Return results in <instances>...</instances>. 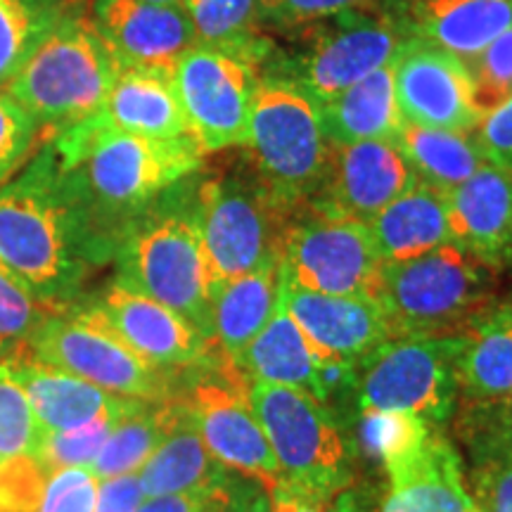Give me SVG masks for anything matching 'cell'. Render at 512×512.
I'll list each match as a JSON object with an SVG mask.
<instances>
[{"label": "cell", "mask_w": 512, "mask_h": 512, "mask_svg": "<svg viewBox=\"0 0 512 512\" xmlns=\"http://www.w3.org/2000/svg\"><path fill=\"white\" fill-rule=\"evenodd\" d=\"M418 183L394 140L335 145L328 178L309 207L370 221Z\"/></svg>", "instance_id": "obj_19"}, {"label": "cell", "mask_w": 512, "mask_h": 512, "mask_svg": "<svg viewBox=\"0 0 512 512\" xmlns=\"http://www.w3.org/2000/svg\"><path fill=\"white\" fill-rule=\"evenodd\" d=\"M48 477L50 467L36 456L12 458L0 465V512H36Z\"/></svg>", "instance_id": "obj_42"}, {"label": "cell", "mask_w": 512, "mask_h": 512, "mask_svg": "<svg viewBox=\"0 0 512 512\" xmlns=\"http://www.w3.org/2000/svg\"><path fill=\"white\" fill-rule=\"evenodd\" d=\"M88 124L143 138L190 136L174 76L147 69H121L105 102Z\"/></svg>", "instance_id": "obj_24"}, {"label": "cell", "mask_w": 512, "mask_h": 512, "mask_svg": "<svg viewBox=\"0 0 512 512\" xmlns=\"http://www.w3.org/2000/svg\"><path fill=\"white\" fill-rule=\"evenodd\" d=\"M238 482L214 489L192 491V494L152 496L145 498L136 512H230L238 494Z\"/></svg>", "instance_id": "obj_45"}, {"label": "cell", "mask_w": 512, "mask_h": 512, "mask_svg": "<svg viewBox=\"0 0 512 512\" xmlns=\"http://www.w3.org/2000/svg\"><path fill=\"white\" fill-rule=\"evenodd\" d=\"M458 401L512 406V302L491 304L460 332Z\"/></svg>", "instance_id": "obj_25"}, {"label": "cell", "mask_w": 512, "mask_h": 512, "mask_svg": "<svg viewBox=\"0 0 512 512\" xmlns=\"http://www.w3.org/2000/svg\"><path fill=\"white\" fill-rule=\"evenodd\" d=\"M119 72L121 67L91 19L60 15L3 93L36 121L46 143L91 119Z\"/></svg>", "instance_id": "obj_3"}, {"label": "cell", "mask_w": 512, "mask_h": 512, "mask_svg": "<svg viewBox=\"0 0 512 512\" xmlns=\"http://www.w3.org/2000/svg\"><path fill=\"white\" fill-rule=\"evenodd\" d=\"M230 512H273L271 494H268L264 486L249 479V484L238 486V494H235Z\"/></svg>", "instance_id": "obj_48"}, {"label": "cell", "mask_w": 512, "mask_h": 512, "mask_svg": "<svg viewBox=\"0 0 512 512\" xmlns=\"http://www.w3.org/2000/svg\"><path fill=\"white\" fill-rule=\"evenodd\" d=\"M453 245L484 266H512V174L486 162L446 195Z\"/></svg>", "instance_id": "obj_21"}, {"label": "cell", "mask_w": 512, "mask_h": 512, "mask_svg": "<svg viewBox=\"0 0 512 512\" xmlns=\"http://www.w3.org/2000/svg\"><path fill=\"white\" fill-rule=\"evenodd\" d=\"M287 311L325 358L358 363L394 337L384 309L370 294H320L292 287L283 278Z\"/></svg>", "instance_id": "obj_20"}, {"label": "cell", "mask_w": 512, "mask_h": 512, "mask_svg": "<svg viewBox=\"0 0 512 512\" xmlns=\"http://www.w3.org/2000/svg\"><path fill=\"white\" fill-rule=\"evenodd\" d=\"M197 46H207L223 53L256 62L264 53L256 27L264 12L261 0H183Z\"/></svg>", "instance_id": "obj_34"}, {"label": "cell", "mask_w": 512, "mask_h": 512, "mask_svg": "<svg viewBox=\"0 0 512 512\" xmlns=\"http://www.w3.org/2000/svg\"><path fill=\"white\" fill-rule=\"evenodd\" d=\"M242 150L256 181L294 214L316 200L335 145L320 126L316 102L275 76L259 81Z\"/></svg>", "instance_id": "obj_4"}, {"label": "cell", "mask_w": 512, "mask_h": 512, "mask_svg": "<svg viewBox=\"0 0 512 512\" xmlns=\"http://www.w3.org/2000/svg\"><path fill=\"white\" fill-rule=\"evenodd\" d=\"M235 368L252 382L302 389L325 406L337 392L356 387L354 363L320 356L294 323L283 297L273 318L245 349Z\"/></svg>", "instance_id": "obj_18"}, {"label": "cell", "mask_w": 512, "mask_h": 512, "mask_svg": "<svg viewBox=\"0 0 512 512\" xmlns=\"http://www.w3.org/2000/svg\"><path fill=\"white\" fill-rule=\"evenodd\" d=\"M41 140L43 133L36 121L15 100L0 93V188L36 155Z\"/></svg>", "instance_id": "obj_41"}, {"label": "cell", "mask_w": 512, "mask_h": 512, "mask_svg": "<svg viewBox=\"0 0 512 512\" xmlns=\"http://www.w3.org/2000/svg\"><path fill=\"white\" fill-rule=\"evenodd\" d=\"M91 22L121 69L174 76L181 57L197 46L183 5L95 0Z\"/></svg>", "instance_id": "obj_17"}, {"label": "cell", "mask_w": 512, "mask_h": 512, "mask_svg": "<svg viewBox=\"0 0 512 512\" xmlns=\"http://www.w3.org/2000/svg\"><path fill=\"white\" fill-rule=\"evenodd\" d=\"M64 190L100 240L102 219L138 214L162 192L195 174L204 162L192 136L143 138L81 121L48 138Z\"/></svg>", "instance_id": "obj_2"}, {"label": "cell", "mask_w": 512, "mask_h": 512, "mask_svg": "<svg viewBox=\"0 0 512 512\" xmlns=\"http://www.w3.org/2000/svg\"><path fill=\"white\" fill-rule=\"evenodd\" d=\"M394 143L406 157L415 178L444 195L463 185L486 164L472 133L465 131L401 121Z\"/></svg>", "instance_id": "obj_32"}, {"label": "cell", "mask_w": 512, "mask_h": 512, "mask_svg": "<svg viewBox=\"0 0 512 512\" xmlns=\"http://www.w3.org/2000/svg\"><path fill=\"white\" fill-rule=\"evenodd\" d=\"M185 375L192 380L178 389V401L211 456L235 475L261 484L268 494L278 489L280 467L249 401L252 380L219 356Z\"/></svg>", "instance_id": "obj_12"}, {"label": "cell", "mask_w": 512, "mask_h": 512, "mask_svg": "<svg viewBox=\"0 0 512 512\" xmlns=\"http://www.w3.org/2000/svg\"><path fill=\"white\" fill-rule=\"evenodd\" d=\"M271 503L273 512H330L328 503L311 501V498L290 494V491L285 489L271 491Z\"/></svg>", "instance_id": "obj_49"}, {"label": "cell", "mask_w": 512, "mask_h": 512, "mask_svg": "<svg viewBox=\"0 0 512 512\" xmlns=\"http://www.w3.org/2000/svg\"><path fill=\"white\" fill-rule=\"evenodd\" d=\"M375 3L377 0H278L266 15H273L283 27H306V24L320 22V19L339 15L344 10Z\"/></svg>", "instance_id": "obj_46"}, {"label": "cell", "mask_w": 512, "mask_h": 512, "mask_svg": "<svg viewBox=\"0 0 512 512\" xmlns=\"http://www.w3.org/2000/svg\"><path fill=\"white\" fill-rule=\"evenodd\" d=\"M406 22L413 36L470 62L512 27V0H418Z\"/></svg>", "instance_id": "obj_28"}, {"label": "cell", "mask_w": 512, "mask_h": 512, "mask_svg": "<svg viewBox=\"0 0 512 512\" xmlns=\"http://www.w3.org/2000/svg\"><path fill=\"white\" fill-rule=\"evenodd\" d=\"M437 427L411 413L396 411H361V444L382 470L399 463L413 453Z\"/></svg>", "instance_id": "obj_36"}, {"label": "cell", "mask_w": 512, "mask_h": 512, "mask_svg": "<svg viewBox=\"0 0 512 512\" xmlns=\"http://www.w3.org/2000/svg\"><path fill=\"white\" fill-rule=\"evenodd\" d=\"M91 309L140 358L176 377L216 358L209 339L188 320L121 280L91 302Z\"/></svg>", "instance_id": "obj_15"}, {"label": "cell", "mask_w": 512, "mask_h": 512, "mask_svg": "<svg viewBox=\"0 0 512 512\" xmlns=\"http://www.w3.org/2000/svg\"><path fill=\"white\" fill-rule=\"evenodd\" d=\"M456 335H401L356 366L358 411L411 413L441 427L456 411Z\"/></svg>", "instance_id": "obj_10"}, {"label": "cell", "mask_w": 512, "mask_h": 512, "mask_svg": "<svg viewBox=\"0 0 512 512\" xmlns=\"http://www.w3.org/2000/svg\"><path fill=\"white\" fill-rule=\"evenodd\" d=\"M392 62L332 100L316 102L320 126L332 145L394 140L403 119L396 102Z\"/></svg>", "instance_id": "obj_30"}, {"label": "cell", "mask_w": 512, "mask_h": 512, "mask_svg": "<svg viewBox=\"0 0 512 512\" xmlns=\"http://www.w3.org/2000/svg\"><path fill=\"white\" fill-rule=\"evenodd\" d=\"M392 67L403 121L465 133L477 126L482 112L477 110L465 60L411 36L396 53Z\"/></svg>", "instance_id": "obj_16"}, {"label": "cell", "mask_w": 512, "mask_h": 512, "mask_svg": "<svg viewBox=\"0 0 512 512\" xmlns=\"http://www.w3.org/2000/svg\"><path fill=\"white\" fill-rule=\"evenodd\" d=\"M3 358H8V354H5L3 347H0V361H3Z\"/></svg>", "instance_id": "obj_52"}, {"label": "cell", "mask_w": 512, "mask_h": 512, "mask_svg": "<svg viewBox=\"0 0 512 512\" xmlns=\"http://www.w3.org/2000/svg\"><path fill=\"white\" fill-rule=\"evenodd\" d=\"M280 297H283L280 264L214 285L209 313L211 351L221 361L235 366L273 318Z\"/></svg>", "instance_id": "obj_26"}, {"label": "cell", "mask_w": 512, "mask_h": 512, "mask_svg": "<svg viewBox=\"0 0 512 512\" xmlns=\"http://www.w3.org/2000/svg\"><path fill=\"white\" fill-rule=\"evenodd\" d=\"M249 401L280 467L278 489L332 503L354 479V458L328 406L302 389L252 382Z\"/></svg>", "instance_id": "obj_6"}, {"label": "cell", "mask_w": 512, "mask_h": 512, "mask_svg": "<svg viewBox=\"0 0 512 512\" xmlns=\"http://www.w3.org/2000/svg\"><path fill=\"white\" fill-rule=\"evenodd\" d=\"M384 261L366 221L304 207L287 223L280 273L292 287L375 297Z\"/></svg>", "instance_id": "obj_13"}, {"label": "cell", "mask_w": 512, "mask_h": 512, "mask_svg": "<svg viewBox=\"0 0 512 512\" xmlns=\"http://www.w3.org/2000/svg\"><path fill=\"white\" fill-rule=\"evenodd\" d=\"M190 211L207 256L211 285L280 264L292 211L275 202L249 169L202 181Z\"/></svg>", "instance_id": "obj_7"}, {"label": "cell", "mask_w": 512, "mask_h": 512, "mask_svg": "<svg viewBox=\"0 0 512 512\" xmlns=\"http://www.w3.org/2000/svg\"><path fill=\"white\" fill-rule=\"evenodd\" d=\"M38 439L41 427L34 408L8 363L0 361V465L12 458L34 456Z\"/></svg>", "instance_id": "obj_38"}, {"label": "cell", "mask_w": 512, "mask_h": 512, "mask_svg": "<svg viewBox=\"0 0 512 512\" xmlns=\"http://www.w3.org/2000/svg\"><path fill=\"white\" fill-rule=\"evenodd\" d=\"M100 479L88 467L50 470L46 491L36 512H93Z\"/></svg>", "instance_id": "obj_43"}, {"label": "cell", "mask_w": 512, "mask_h": 512, "mask_svg": "<svg viewBox=\"0 0 512 512\" xmlns=\"http://www.w3.org/2000/svg\"><path fill=\"white\" fill-rule=\"evenodd\" d=\"M278 3V0H261V5H264V12H268V10H273V5Z\"/></svg>", "instance_id": "obj_51"}, {"label": "cell", "mask_w": 512, "mask_h": 512, "mask_svg": "<svg viewBox=\"0 0 512 512\" xmlns=\"http://www.w3.org/2000/svg\"><path fill=\"white\" fill-rule=\"evenodd\" d=\"M57 17L60 12L46 0H0V91Z\"/></svg>", "instance_id": "obj_35"}, {"label": "cell", "mask_w": 512, "mask_h": 512, "mask_svg": "<svg viewBox=\"0 0 512 512\" xmlns=\"http://www.w3.org/2000/svg\"><path fill=\"white\" fill-rule=\"evenodd\" d=\"M181 415L183 406L178 396L169 401L138 403L114 425L88 470L98 479L133 475L155 453L166 434L174 430Z\"/></svg>", "instance_id": "obj_33"}, {"label": "cell", "mask_w": 512, "mask_h": 512, "mask_svg": "<svg viewBox=\"0 0 512 512\" xmlns=\"http://www.w3.org/2000/svg\"><path fill=\"white\" fill-rule=\"evenodd\" d=\"M304 48L294 55L287 76L313 102L332 100L356 81L387 67L411 38L406 19L363 5L306 24Z\"/></svg>", "instance_id": "obj_11"}, {"label": "cell", "mask_w": 512, "mask_h": 512, "mask_svg": "<svg viewBox=\"0 0 512 512\" xmlns=\"http://www.w3.org/2000/svg\"><path fill=\"white\" fill-rule=\"evenodd\" d=\"M496 271L453 242L384 264L375 299L394 337L456 335L494 304Z\"/></svg>", "instance_id": "obj_5"}, {"label": "cell", "mask_w": 512, "mask_h": 512, "mask_svg": "<svg viewBox=\"0 0 512 512\" xmlns=\"http://www.w3.org/2000/svg\"><path fill=\"white\" fill-rule=\"evenodd\" d=\"M384 472L389 496L382 512H482L467 486L463 458L441 427Z\"/></svg>", "instance_id": "obj_22"}, {"label": "cell", "mask_w": 512, "mask_h": 512, "mask_svg": "<svg viewBox=\"0 0 512 512\" xmlns=\"http://www.w3.org/2000/svg\"><path fill=\"white\" fill-rule=\"evenodd\" d=\"M119 278L209 339L211 275L192 211L147 214L119 242Z\"/></svg>", "instance_id": "obj_9"}, {"label": "cell", "mask_w": 512, "mask_h": 512, "mask_svg": "<svg viewBox=\"0 0 512 512\" xmlns=\"http://www.w3.org/2000/svg\"><path fill=\"white\" fill-rule=\"evenodd\" d=\"M145 498L147 496L138 479V472L100 479L93 512H136Z\"/></svg>", "instance_id": "obj_47"}, {"label": "cell", "mask_w": 512, "mask_h": 512, "mask_svg": "<svg viewBox=\"0 0 512 512\" xmlns=\"http://www.w3.org/2000/svg\"><path fill=\"white\" fill-rule=\"evenodd\" d=\"M133 408L100 415V418L86 422V425L72 427V430L41 432L34 456L41 460L43 465L50 467V470H57V467H91L95 456L100 453L102 444H105L110 432L114 430V425H117L126 413H131Z\"/></svg>", "instance_id": "obj_37"}, {"label": "cell", "mask_w": 512, "mask_h": 512, "mask_svg": "<svg viewBox=\"0 0 512 512\" xmlns=\"http://www.w3.org/2000/svg\"><path fill=\"white\" fill-rule=\"evenodd\" d=\"M147 3H157V5H183V0H147Z\"/></svg>", "instance_id": "obj_50"}, {"label": "cell", "mask_w": 512, "mask_h": 512, "mask_svg": "<svg viewBox=\"0 0 512 512\" xmlns=\"http://www.w3.org/2000/svg\"><path fill=\"white\" fill-rule=\"evenodd\" d=\"M510 413H512V406H510Z\"/></svg>", "instance_id": "obj_53"}, {"label": "cell", "mask_w": 512, "mask_h": 512, "mask_svg": "<svg viewBox=\"0 0 512 512\" xmlns=\"http://www.w3.org/2000/svg\"><path fill=\"white\" fill-rule=\"evenodd\" d=\"M3 361L8 363L15 380L22 384L41 432L72 430L100 415L128 411L138 403V399H124V396L105 392L19 349Z\"/></svg>", "instance_id": "obj_23"}, {"label": "cell", "mask_w": 512, "mask_h": 512, "mask_svg": "<svg viewBox=\"0 0 512 512\" xmlns=\"http://www.w3.org/2000/svg\"><path fill=\"white\" fill-rule=\"evenodd\" d=\"M366 223L384 264L415 259L453 242L446 195L420 181Z\"/></svg>", "instance_id": "obj_29"}, {"label": "cell", "mask_w": 512, "mask_h": 512, "mask_svg": "<svg viewBox=\"0 0 512 512\" xmlns=\"http://www.w3.org/2000/svg\"><path fill=\"white\" fill-rule=\"evenodd\" d=\"M174 86L190 136L204 155L245 145L259 91L252 62L223 50L195 46L178 62Z\"/></svg>", "instance_id": "obj_14"}, {"label": "cell", "mask_w": 512, "mask_h": 512, "mask_svg": "<svg viewBox=\"0 0 512 512\" xmlns=\"http://www.w3.org/2000/svg\"><path fill=\"white\" fill-rule=\"evenodd\" d=\"M53 309L57 306L38 302L8 268L0 266V347L5 354L22 349Z\"/></svg>", "instance_id": "obj_39"}, {"label": "cell", "mask_w": 512, "mask_h": 512, "mask_svg": "<svg viewBox=\"0 0 512 512\" xmlns=\"http://www.w3.org/2000/svg\"><path fill=\"white\" fill-rule=\"evenodd\" d=\"M230 475L233 472L211 456L185 411L174 430L166 434L162 444L138 470V479L147 498L192 494V491L226 486L235 482V477Z\"/></svg>", "instance_id": "obj_31"}, {"label": "cell", "mask_w": 512, "mask_h": 512, "mask_svg": "<svg viewBox=\"0 0 512 512\" xmlns=\"http://www.w3.org/2000/svg\"><path fill=\"white\" fill-rule=\"evenodd\" d=\"M467 64L477 110L486 114L512 98V27Z\"/></svg>", "instance_id": "obj_40"}, {"label": "cell", "mask_w": 512, "mask_h": 512, "mask_svg": "<svg viewBox=\"0 0 512 512\" xmlns=\"http://www.w3.org/2000/svg\"><path fill=\"white\" fill-rule=\"evenodd\" d=\"M98 242L64 190L53 150L43 143L22 176L0 188V266L38 302L67 306L74 304Z\"/></svg>", "instance_id": "obj_1"}, {"label": "cell", "mask_w": 512, "mask_h": 512, "mask_svg": "<svg viewBox=\"0 0 512 512\" xmlns=\"http://www.w3.org/2000/svg\"><path fill=\"white\" fill-rule=\"evenodd\" d=\"M19 351L124 399L169 401L181 389L176 375L121 342L91 304L57 306Z\"/></svg>", "instance_id": "obj_8"}, {"label": "cell", "mask_w": 512, "mask_h": 512, "mask_svg": "<svg viewBox=\"0 0 512 512\" xmlns=\"http://www.w3.org/2000/svg\"><path fill=\"white\" fill-rule=\"evenodd\" d=\"M460 434L467 446V486L482 512H512L510 406L463 403Z\"/></svg>", "instance_id": "obj_27"}, {"label": "cell", "mask_w": 512, "mask_h": 512, "mask_svg": "<svg viewBox=\"0 0 512 512\" xmlns=\"http://www.w3.org/2000/svg\"><path fill=\"white\" fill-rule=\"evenodd\" d=\"M470 133L486 162L512 174V98L482 114Z\"/></svg>", "instance_id": "obj_44"}]
</instances>
